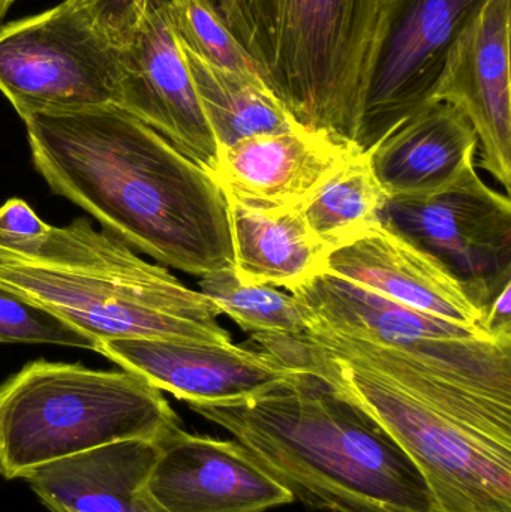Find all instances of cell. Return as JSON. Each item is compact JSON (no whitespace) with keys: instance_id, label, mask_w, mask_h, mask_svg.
I'll list each match as a JSON object with an SVG mask.
<instances>
[{"instance_id":"6da1fadb","label":"cell","mask_w":511,"mask_h":512,"mask_svg":"<svg viewBox=\"0 0 511 512\" xmlns=\"http://www.w3.org/2000/svg\"><path fill=\"white\" fill-rule=\"evenodd\" d=\"M36 171L104 231L194 276L234 268L218 180L117 105L23 120Z\"/></svg>"},{"instance_id":"7a4b0ae2","label":"cell","mask_w":511,"mask_h":512,"mask_svg":"<svg viewBox=\"0 0 511 512\" xmlns=\"http://www.w3.org/2000/svg\"><path fill=\"white\" fill-rule=\"evenodd\" d=\"M189 408L230 432L312 510L443 512L386 427L317 376L297 372L255 396Z\"/></svg>"},{"instance_id":"3957f363","label":"cell","mask_w":511,"mask_h":512,"mask_svg":"<svg viewBox=\"0 0 511 512\" xmlns=\"http://www.w3.org/2000/svg\"><path fill=\"white\" fill-rule=\"evenodd\" d=\"M0 286L98 342L168 339L228 345L218 309L170 271L78 218L32 239L0 242Z\"/></svg>"},{"instance_id":"277c9868","label":"cell","mask_w":511,"mask_h":512,"mask_svg":"<svg viewBox=\"0 0 511 512\" xmlns=\"http://www.w3.org/2000/svg\"><path fill=\"white\" fill-rule=\"evenodd\" d=\"M303 128L353 144L357 93L381 0H210Z\"/></svg>"},{"instance_id":"5b68a950","label":"cell","mask_w":511,"mask_h":512,"mask_svg":"<svg viewBox=\"0 0 511 512\" xmlns=\"http://www.w3.org/2000/svg\"><path fill=\"white\" fill-rule=\"evenodd\" d=\"M180 424L158 388L126 370L36 360L0 385V477L105 445L156 441Z\"/></svg>"},{"instance_id":"8992f818","label":"cell","mask_w":511,"mask_h":512,"mask_svg":"<svg viewBox=\"0 0 511 512\" xmlns=\"http://www.w3.org/2000/svg\"><path fill=\"white\" fill-rule=\"evenodd\" d=\"M263 351L317 376L371 414L428 481L443 512H511V448L410 396L365 367L329 354L305 333L254 334Z\"/></svg>"},{"instance_id":"52a82bcc","label":"cell","mask_w":511,"mask_h":512,"mask_svg":"<svg viewBox=\"0 0 511 512\" xmlns=\"http://www.w3.org/2000/svg\"><path fill=\"white\" fill-rule=\"evenodd\" d=\"M104 0L59 5L0 26V93L21 119L117 105L122 71L102 24Z\"/></svg>"},{"instance_id":"ba28073f","label":"cell","mask_w":511,"mask_h":512,"mask_svg":"<svg viewBox=\"0 0 511 512\" xmlns=\"http://www.w3.org/2000/svg\"><path fill=\"white\" fill-rule=\"evenodd\" d=\"M488 2L381 0L357 93L359 152L434 104L453 48Z\"/></svg>"},{"instance_id":"9c48e42d","label":"cell","mask_w":511,"mask_h":512,"mask_svg":"<svg viewBox=\"0 0 511 512\" xmlns=\"http://www.w3.org/2000/svg\"><path fill=\"white\" fill-rule=\"evenodd\" d=\"M168 0H104L102 24L122 71L120 108L215 177L219 149L201 110Z\"/></svg>"},{"instance_id":"30bf717a","label":"cell","mask_w":511,"mask_h":512,"mask_svg":"<svg viewBox=\"0 0 511 512\" xmlns=\"http://www.w3.org/2000/svg\"><path fill=\"white\" fill-rule=\"evenodd\" d=\"M381 227L437 261L485 313L511 285V203L476 168L431 197L387 200Z\"/></svg>"},{"instance_id":"8fae6325","label":"cell","mask_w":511,"mask_h":512,"mask_svg":"<svg viewBox=\"0 0 511 512\" xmlns=\"http://www.w3.org/2000/svg\"><path fill=\"white\" fill-rule=\"evenodd\" d=\"M141 498L153 512H267L294 498L239 442L177 426L156 439Z\"/></svg>"},{"instance_id":"7c38bea8","label":"cell","mask_w":511,"mask_h":512,"mask_svg":"<svg viewBox=\"0 0 511 512\" xmlns=\"http://www.w3.org/2000/svg\"><path fill=\"white\" fill-rule=\"evenodd\" d=\"M95 352L188 405L245 399L299 372L269 352L234 343L113 339L98 342Z\"/></svg>"},{"instance_id":"4fadbf2b","label":"cell","mask_w":511,"mask_h":512,"mask_svg":"<svg viewBox=\"0 0 511 512\" xmlns=\"http://www.w3.org/2000/svg\"><path fill=\"white\" fill-rule=\"evenodd\" d=\"M511 0H489L450 54L434 102L458 108L479 138L480 167L510 191Z\"/></svg>"},{"instance_id":"5bb4252c","label":"cell","mask_w":511,"mask_h":512,"mask_svg":"<svg viewBox=\"0 0 511 512\" xmlns=\"http://www.w3.org/2000/svg\"><path fill=\"white\" fill-rule=\"evenodd\" d=\"M354 144L300 128L258 135L219 152L225 195L255 206L300 209L354 153Z\"/></svg>"},{"instance_id":"9a60e30c","label":"cell","mask_w":511,"mask_h":512,"mask_svg":"<svg viewBox=\"0 0 511 512\" xmlns=\"http://www.w3.org/2000/svg\"><path fill=\"white\" fill-rule=\"evenodd\" d=\"M479 138L467 117L434 102L369 150L375 179L387 200L431 197L476 168Z\"/></svg>"},{"instance_id":"2e32d148","label":"cell","mask_w":511,"mask_h":512,"mask_svg":"<svg viewBox=\"0 0 511 512\" xmlns=\"http://www.w3.org/2000/svg\"><path fill=\"white\" fill-rule=\"evenodd\" d=\"M326 271L428 315L482 328V313L459 283L431 256L383 227L332 252Z\"/></svg>"},{"instance_id":"e0dca14e","label":"cell","mask_w":511,"mask_h":512,"mask_svg":"<svg viewBox=\"0 0 511 512\" xmlns=\"http://www.w3.org/2000/svg\"><path fill=\"white\" fill-rule=\"evenodd\" d=\"M155 441L105 445L35 469L23 478L51 512H153L140 492Z\"/></svg>"},{"instance_id":"ac0fdd59","label":"cell","mask_w":511,"mask_h":512,"mask_svg":"<svg viewBox=\"0 0 511 512\" xmlns=\"http://www.w3.org/2000/svg\"><path fill=\"white\" fill-rule=\"evenodd\" d=\"M291 295L308 330L368 337L492 339L482 328L428 315L327 271Z\"/></svg>"},{"instance_id":"d6986e66","label":"cell","mask_w":511,"mask_h":512,"mask_svg":"<svg viewBox=\"0 0 511 512\" xmlns=\"http://www.w3.org/2000/svg\"><path fill=\"white\" fill-rule=\"evenodd\" d=\"M225 197L237 277L293 292L326 273L329 252L315 239L300 209L255 206Z\"/></svg>"},{"instance_id":"ffe728a7","label":"cell","mask_w":511,"mask_h":512,"mask_svg":"<svg viewBox=\"0 0 511 512\" xmlns=\"http://www.w3.org/2000/svg\"><path fill=\"white\" fill-rule=\"evenodd\" d=\"M305 334L329 354L378 373L462 426L511 448L510 405L459 387L390 346L335 331L306 330Z\"/></svg>"},{"instance_id":"44dd1931","label":"cell","mask_w":511,"mask_h":512,"mask_svg":"<svg viewBox=\"0 0 511 512\" xmlns=\"http://www.w3.org/2000/svg\"><path fill=\"white\" fill-rule=\"evenodd\" d=\"M182 51L219 152L258 135L303 128L266 84L212 65L188 48Z\"/></svg>"},{"instance_id":"7402d4cb","label":"cell","mask_w":511,"mask_h":512,"mask_svg":"<svg viewBox=\"0 0 511 512\" xmlns=\"http://www.w3.org/2000/svg\"><path fill=\"white\" fill-rule=\"evenodd\" d=\"M386 201L372 171L371 155L357 152L300 207V213L330 255L380 228Z\"/></svg>"},{"instance_id":"603a6c76","label":"cell","mask_w":511,"mask_h":512,"mask_svg":"<svg viewBox=\"0 0 511 512\" xmlns=\"http://www.w3.org/2000/svg\"><path fill=\"white\" fill-rule=\"evenodd\" d=\"M200 292L243 331L251 334H300L308 330L293 295L275 286L245 282L234 268L200 277Z\"/></svg>"},{"instance_id":"cb8c5ba5","label":"cell","mask_w":511,"mask_h":512,"mask_svg":"<svg viewBox=\"0 0 511 512\" xmlns=\"http://www.w3.org/2000/svg\"><path fill=\"white\" fill-rule=\"evenodd\" d=\"M167 12L182 47L212 65L264 83L254 59L231 35L210 0H168Z\"/></svg>"},{"instance_id":"d4e9b609","label":"cell","mask_w":511,"mask_h":512,"mask_svg":"<svg viewBox=\"0 0 511 512\" xmlns=\"http://www.w3.org/2000/svg\"><path fill=\"white\" fill-rule=\"evenodd\" d=\"M0 343H50L95 351L96 342L51 310L0 286Z\"/></svg>"},{"instance_id":"484cf974","label":"cell","mask_w":511,"mask_h":512,"mask_svg":"<svg viewBox=\"0 0 511 512\" xmlns=\"http://www.w3.org/2000/svg\"><path fill=\"white\" fill-rule=\"evenodd\" d=\"M45 224L32 207L23 200H9L0 207V242L32 239L47 231Z\"/></svg>"},{"instance_id":"4316f807","label":"cell","mask_w":511,"mask_h":512,"mask_svg":"<svg viewBox=\"0 0 511 512\" xmlns=\"http://www.w3.org/2000/svg\"><path fill=\"white\" fill-rule=\"evenodd\" d=\"M480 327L492 339L511 342V285L506 286L482 315Z\"/></svg>"},{"instance_id":"83f0119b","label":"cell","mask_w":511,"mask_h":512,"mask_svg":"<svg viewBox=\"0 0 511 512\" xmlns=\"http://www.w3.org/2000/svg\"><path fill=\"white\" fill-rule=\"evenodd\" d=\"M15 2L17 0H0V21L5 18V15L8 14L9 9L12 8Z\"/></svg>"}]
</instances>
